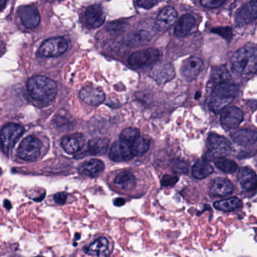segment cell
<instances>
[{
  "label": "cell",
  "instance_id": "8",
  "mask_svg": "<svg viewBox=\"0 0 257 257\" xmlns=\"http://www.w3.org/2000/svg\"><path fill=\"white\" fill-rule=\"evenodd\" d=\"M150 76L159 85H164L175 77V70L171 63L160 61L153 64L150 72Z\"/></svg>",
  "mask_w": 257,
  "mask_h": 257
},
{
  "label": "cell",
  "instance_id": "35",
  "mask_svg": "<svg viewBox=\"0 0 257 257\" xmlns=\"http://www.w3.org/2000/svg\"><path fill=\"white\" fill-rule=\"evenodd\" d=\"M172 169L177 174H186L189 171V167L186 161L177 159L173 161Z\"/></svg>",
  "mask_w": 257,
  "mask_h": 257
},
{
  "label": "cell",
  "instance_id": "22",
  "mask_svg": "<svg viewBox=\"0 0 257 257\" xmlns=\"http://www.w3.org/2000/svg\"><path fill=\"white\" fill-rule=\"evenodd\" d=\"M239 183L244 190L249 191L256 187V174L247 167H243L239 173Z\"/></svg>",
  "mask_w": 257,
  "mask_h": 257
},
{
  "label": "cell",
  "instance_id": "24",
  "mask_svg": "<svg viewBox=\"0 0 257 257\" xmlns=\"http://www.w3.org/2000/svg\"><path fill=\"white\" fill-rule=\"evenodd\" d=\"M109 243L106 237H100L85 248V252L94 256H106L109 254Z\"/></svg>",
  "mask_w": 257,
  "mask_h": 257
},
{
  "label": "cell",
  "instance_id": "32",
  "mask_svg": "<svg viewBox=\"0 0 257 257\" xmlns=\"http://www.w3.org/2000/svg\"><path fill=\"white\" fill-rule=\"evenodd\" d=\"M132 153L136 156H142L150 149V141L146 138L139 137L136 141L130 144Z\"/></svg>",
  "mask_w": 257,
  "mask_h": 257
},
{
  "label": "cell",
  "instance_id": "3",
  "mask_svg": "<svg viewBox=\"0 0 257 257\" xmlns=\"http://www.w3.org/2000/svg\"><path fill=\"white\" fill-rule=\"evenodd\" d=\"M238 86L231 82L216 85L209 101V109L215 113L221 112L234 100Z\"/></svg>",
  "mask_w": 257,
  "mask_h": 257
},
{
  "label": "cell",
  "instance_id": "20",
  "mask_svg": "<svg viewBox=\"0 0 257 257\" xmlns=\"http://www.w3.org/2000/svg\"><path fill=\"white\" fill-rule=\"evenodd\" d=\"M234 186L229 180L224 178L215 179L212 183L210 195L213 196H226L233 192Z\"/></svg>",
  "mask_w": 257,
  "mask_h": 257
},
{
  "label": "cell",
  "instance_id": "23",
  "mask_svg": "<svg viewBox=\"0 0 257 257\" xmlns=\"http://www.w3.org/2000/svg\"><path fill=\"white\" fill-rule=\"evenodd\" d=\"M195 25V19L192 15H184L179 19L174 29V34L178 37H186L190 34Z\"/></svg>",
  "mask_w": 257,
  "mask_h": 257
},
{
  "label": "cell",
  "instance_id": "4",
  "mask_svg": "<svg viewBox=\"0 0 257 257\" xmlns=\"http://www.w3.org/2000/svg\"><path fill=\"white\" fill-rule=\"evenodd\" d=\"M25 129L22 125L16 123H10L3 127L0 132V148L6 154H10L14 148L21 137L23 135Z\"/></svg>",
  "mask_w": 257,
  "mask_h": 257
},
{
  "label": "cell",
  "instance_id": "11",
  "mask_svg": "<svg viewBox=\"0 0 257 257\" xmlns=\"http://www.w3.org/2000/svg\"><path fill=\"white\" fill-rule=\"evenodd\" d=\"M109 158L116 162H127L135 157L130 144L122 141L114 143L109 150Z\"/></svg>",
  "mask_w": 257,
  "mask_h": 257
},
{
  "label": "cell",
  "instance_id": "40",
  "mask_svg": "<svg viewBox=\"0 0 257 257\" xmlns=\"http://www.w3.org/2000/svg\"><path fill=\"white\" fill-rule=\"evenodd\" d=\"M67 192H58V193L55 194V202L58 204H64L67 201Z\"/></svg>",
  "mask_w": 257,
  "mask_h": 257
},
{
  "label": "cell",
  "instance_id": "10",
  "mask_svg": "<svg viewBox=\"0 0 257 257\" xmlns=\"http://www.w3.org/2000/svg\"><path fill=\"white\" fill-rule=\"evenodd\" d=\"M243 119V112L237 106L225 107L221 112L220 121L224 127L234 129L238 127Z\"/></svg>",
  "mask_w": 257,
  "mask_h": 257
},
{
  "label": "cell",
  "instance_id": "25",
  "mask_svg": "<svg viewBox=\"0 0 257 257\" xmlns=\"http://www.w3.org/2000/svg\"><path fill=\"white\" fill-rule=\"evenodd\" d=\"M109 144L106 138H94L88 142L86 153L88 156H103L106 154Z\"/></svg>",
  "mask_w": 257,
  "mask_h": 257
},
{
  "label": "cell",
  "instance_id": "27",
  "mask_svg": "<svg viewBox=\"0 0 257 257\" xmlns=\"http://www.w3.org/2000/svg\"><path fill=\"white\" fill-rule=\"evenodd\" d=\"M213 172V168L206 161H198L192 167V176L198 180H202Z\"/></svg>",
  "mask_w": 257,
  "mask_h": 257
},
{
  "label": "cell",
  "instance_id": "12",
  "mask_svg": "<svg viewBox=\"0 0 257 257\" xmlns=\"http://www.w3.org/2000/svg\"><path fill=\"white\" fill-rule=\"evenodd\" d=\"M19 16L24 26L28 29H34L40 22V13L34 6H23L20 7Z\"/></svg>",
  "mask_w": 257,
  "mask_h": 257
},
{
  "label": "cell",
  "instance_id": "33",
  "mask_svg": "<svg viewBox=\"0 0 257 257\" xmlns=\"http://www.w3.org/2000/svg\"><path fill=\"white\" fill-rule=\"evenodd\" d=\"M128 28V24L123 21H115L108 24L106 30L112 36L122 34Z\"/></svg>",
  "mask_w": 257,
  "mask_h": 257
},
{
  "label": "cell",
  "instance_id": "21",
  "mask_svg": "<svg viewBox=\"0 0 257 257\" xmlns=\"http://www.w3.org/2000/svg\"><path fill=\"white\" fill-rule=\"evenodd\" d=\"M104 169V163L99 159H91L87 161L84 162L79 168V171L82 174L91 178L100 175Z\"/></svg>",
  "mask_w": 257,
  "mask_h": 257
},
{
  "label": "cell",
  "instance_id": "15",
  "mask_svg": "<svg viewBox=\"0 0 257 257\" xmlns=\"http://www.w3.org/2000/svg\"><path fill=\"white\" fill-rule=\"evenodd\" d=\"M85 143V137L82 134H73L64 136L61 139V147L68 154H75L82 150Z\"/></svg>",
  "mask_w": 257,
  "mask_h": 257
},
{
  "label": "cell",
  "instance_id": "9",
  "mask_svg": "<svg viewBox=\"0 0 257 257\" xmlns=\"http://www.w3.org/2000/svg\"><path fill=\"white\" fill-rule=\"evenodd\" d=\"M68 48V43L62 37L49 39L42 45L40 54L44 57H58L63 55Z\"/></svg>",
  "mask_w": 257,
  "mask_h": 257
},
{
  "label": "cell",
  "instance_id": "17",
  "mask_svg": "<svg viewBox=\"0 0 257 257\" xmlns=\"http://www.w3.org/2000/svg\"><path fill=\"white\" fill-rule=\"evenodd\" d=\"M79 97L82 101L91 106L100 104L106 98L103 91L91 86H87L82 88L79 93Z\"/></svg>",
  "mask_w": 257,
  "mask_h": 257
},
{
  "label": "cell",
  "instance_id": "34",
  "mask_svg": "<svg viewBox=\"0 0 257 257\" xmlns=\"http://www.w3.org/2000/svg\"><path fill=\"white\" fill-rule=\"evenodd\" d=\"M141 137V132L135 127H127L124 129L120 135V141H124L127 144H132Z\"/></svg>",
  "mask_w": 257,
  "mask_h": 257
},
{
  "label": "cell",
  "instance_id": "36",
  "mask_svg": "<svg viewBox=\"0 0 257 257\" xmlns=\"http://www.w3.org/2000/svg\"><path fill=\"white\" fill-rule=\"evenodd\" d=\"M212 32L214 34H218V35L221 36L222 38L225 40L230 41L232 38V31L230 28L228 27H223V28H217L212 29Z\"/></svg>",
  "mask_w": 257,
  "mask_h": 257
},
{
  "label": "cell",
  "instance_id": "16",
  "mask_svg": "<svg viewBox=\"0 0 257 257\" xmlns=\"http://www.w3.org/2000/svg\"><path fill=\"white\" fill-rule=\"evenodd\" d=\"M257 3L255 0L246 4L237 13L235 18L237 26L242 27L251 23L256 19Z\"/></svg>",
  "mask_w": 257,
  "mask_h": 257
},
{
  "label": "cell",
  "instance_id": "29",
  "mask_svg": "<svg viewBox=\"0 0 257 257\" xmlns=\"http://www.w3.org/2000/svg\"><path fill=\"white\" fill-rule=\"evenodd\" d=\"M213 206L217 210L225 212H231L240 208L242 206V202L237 197H232V198L216 201L213 204Z\"/></svg>",
  "mask_w": 257,
  "mask_h": 257
},
{
  "label": "cell",
  "instance_id": "42",
  "mask_svg": "<svg viewBox=\"0 0 257 257\" xmlns=\"http://www.w3.org/2000/svg\"><path fill=\"white\" fill-rule=\"evenodd\" d=\"M7 0H0V10H3L7 4Z\"/></svg>",
  "mask_w": 257,
  "mask_h": 257
},
{
  "label": "cell",
  "instance_id": "2",
  "mask_svg": "<svg viewBox=\"0 0 257 257\" xmlns=\"http://www.w3.org/2000/svg\"><path fill=\"white\" fill-rule=\"evenodd\" d=\"M232 69L240 76L254 74L257 68V54L255 46H244L237 50L231 58Z\"/></svg>",
  "mask_w": 257,
  "mask_h": 257
},
{
  "label": "cell",
  "instance_id": "39",
  "mask_svg": "<svg viewBox=\"0 0 257 257\" xmlns=\"http://www.w3.org/2000/svg\"><path fill=\"white\" fill-rule=\"evenodd\" d=\"M159 2V0H137V4L141 8L149 9L153 8L154 6Z\"/></svg>",
  "mask_w": 257,
  "mask_h": 257
},
{
  "label": "cell",
  "instance_id": "31",
  "mask_svg": "<svg viewBox=\"0 0 257 257\" xmlns=\"http://www.w3.org/2000/svg\"><path fill=\"white\" fill-rule=\"evenodd\" d=\"M214 164L219 170L227 173L232 174L237 169V165L234 161L230 160L225 157H218L214 159Z\"/></svg>",
  "mask_w": 257,
  "mask_h": 257
},
{
  "label": "cell",
  "instance_id": "5",
  "mask_svg": "<svg viewBox=\"0 0 257 257\" xmlns=\"http://www.w3.org/2000/svg\"><path fill=\"white\" fill-rule=\"evenodd\" d=\"M43 149V143L35 136H28L21 143L18 150L20 159L28 162H34L40 157Z\"/></svg>",
  "mask_w": 257,
  "mask_h": 257
},
{
  "label": "cell",
  "instance_id": "38",
  "mask_svg": "<svg viewBox=\"0 0 257 257\" xmlns=\"http://www.w3.org/2000/svg\"><path fill=\"white\" fill-rule=\"evenodd\" d=\"M178 177L171 175H165L161 180V184L163 186L169 187V186H174L178 182Z\"/></svg>",
  "mask_w": 257,
  "mask_h": 257
},
{
  "label": "cell",
  "instance_id": "41",
  "mask_svg": "<svg viewBox=\"0 0 257 257\" xmlns=\"http://www.w3.org/2000/svg\"><path fill=\"white\" fill-rule=\"evenodd\" d=\"M114 204H115V206H122L124 204V200L121 198H116L114 201Z\"/></svg>",
  "mask_w": 257,
  "mask_h": 257
},
{
  "label": "cell",
  "instance_id": "28",
  "mask_svg": "<svg viewBox=\"0 0 257 257\" xmlns=\"http://www.w3.org/2000/svg\"><path fill=\"white\" fill-rule=\"evenodd\" d=\"M115 184L124 190H131L136 185V177L132 173L124 171L117 175L115 180Z\"/></svg>",
  "mask_w": 257,
  "mask_h": 257
},
{
  "label": "cell",
  "instance_id": "19",
  "mask_svg": "<svg viewBox=\"0 0 257 257\" xmlns=\"http://www.w3.org/2000/svg\"><path fill=\"white\" fill-rule=\"evenodd\" d=\"M231 139L238 145L248 147L255 144L257 133L251 129H241L231 134Z\"/></svg>",
  "mask_w": 257,
  "mask_h": 257
},
{
  "label": "cell",
  "instance_id": "37",
  "mask_svg": "<svg viewBox=\"0 0 257 257\" xmlns=\"http://www.w3.org/2000/svg\"><path fill=\"white\" fill-rule=\"evenodd\" d=\"M226 1L227 0H201V4L206 8L214 9L223 5Z\"/></svg>",
  "mask_w": 257,
  "mask_h": 257
},
{
  "label": "cell",
  "instance_id": "13",
  "mask_svg": "<svg viewBox=\"0 0 257 257\" xmlns=\"http://www.w3.org/2000/svg\"><path fill=\"white\" fill-rule=\"evenodd\" d=\"M177 19L175 9L171 7H165L156 18V28L158 31L164 32L169 29Z\"/></svg>",
  "mask_w": 257,
  "mask_h": 257
},
{
  "label": "cell",
  "instance_id": "26",
  "mask_svg": "<svg viewBox=\"0 0 257 257\" xmlns=\"http://www.w3.org/2000/svg\"><path fill=\"white\" fill-rule=\"evenodd\" d=\"M153 38V35L147 31H138L126 36L124 42L131 46H141L146 45Z\"/></svg>",
  "mask_w": 257,
  "mask_h": 257
},
{
  "label": "cell",
  "instance_id": "14",
  "mask_svg": "<svg viewBox=\"0 0 257 257\" xmlns=\"http://www.w3.org/2000/svg\"><path fill=\"white\" fill-rule=\"evenodd\" d=\"M203 67V61L197 57H191L183 62L181 68L183 77L186 80H195Z\"/></svg>",
  "mask_w": 257,
  "mask_h": 257
},
{
  "label": "cell",
  "instance_id": "6",
  "mask_svg": "<svg viewBox=\"0 0 257 257\" xmlns=\"http://www.w3.org/2000/svg\"><path fill=\"white\" fill-rule=\"evenodd\" d=\"M159 58L160 52L157 49H144L132 53L128 58V64L132 68L141 69L153 65Z\"/></svg>",
  "mask_w": 257,
  "mask_h": 257
},
{
  "label": "cell",
  "instance_id": "30",
  "mask_svg": "<svg viewBox=\"0 0 257 257\" xmlns=\"http://www.w3.org/2000/svg\"><path fill=\"white\" fill-rule=\"evenodd\" d=\"M230 79H231V75L225 66L215 67L212 70L210 80L212 83L215 84V85L228 82Z\"/></svg>",
  "mask_w": 257,
  "mask_h": 257
},
{
  "label": "cell",
  "instance_id": "1",
  "mask_svg": "<svg viewBox=\"0 0 257 257\" xmlns=\"http://www.w3.org/2000/svg\"><path fill=\"white\" fill-rule=\"evenodd\" d=\"M27 88L33 99L46 104L50 103L55 98L58 91L56 83L43 76H36L30 79Z\"/></svg>",
  "mask_w": 257,
  "mask_h": 257
},
{
  "label": "cell",
  "instance_id": "18",
  "mask_svg": "<svg viewBox=\"0 0 257 257\" xmlns=\"http://www.w3.org/2000/svg\"><path fill=\"white\" fill-rule=\"evenodd\" d=\"M85 17L88 26L96 28L104 23L106 15L100 5H93L87 9Z\"/></svg>",
  "mask_w": 257,
  "mask_h": 257
},
{
  "label": "cell",
  "instance_id": "7",
  "mask_svg": "<svg viewBox=\"0 0 257 257\" xmlns=\"http://www.w3.org/2000/svg\"><path fill=\"white\" fill-rule=\"evenodd\" d=\"M207 147L208 148L209 154L215 159L228 156L232 152L231 143L226 138L217 134L211 133L208 135Z\"/></svg>",
  "mask_w": 257,
  "mask_h": 257
}]
</instances>
